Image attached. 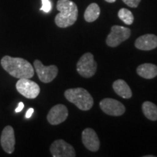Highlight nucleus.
I'll return each instance as SVG.
<instances>
[{
	"label": "nucleus",
	"mask_w": 157,
	"mask_h": 157,
	"mask_svg": "<svg viewBox=\"0 0 157 157\" xmlns=\"http://www.w3.org/2000/svg\"><path fill=\"white\" fill-rule=\"evenodd\" d=\"M0 63L4 70L15 78H31L34 75V67L28 60L23 58L5 56Z\"/></svg>",
	"instance_id": "nucleus-1"
},
{
	"label": "nucleus",
	"mask_w": 157,
	"mask_h": 157,
	"mask_svg": "<svg viewBox=\"0 0 157 157\" xmlns=\"http://www.w3.org/2000/svg\"><path fill=\"white\" fill-rule=\"evenodd\" d=\"M57 10L59 13L55 17L56 24L60 28H68L74 25L78 17V7L70 0H58Z\"/></svg>",
	"instance_id": "nucleus-2"
},
{
	"label": "nucleus",
	"mask_w": 157,
	"mask_h": 157,
	"mask_svg": "<svg viewBox=\"0 0 157 157\" xmlns=\"http://www.w3.org/2000/svg\"><path fill=\"white\" fill-rule=\"evenodd\" d=\"M65 98L71 103H74L82 111L91 109L94 104L93 98L87 90L84 88H71L68 89L64 93Z\"/></svg>",
	"instance_id": "nucleus-3"
},
{
	"label": "nucleus",
	"mask_w": 157,
	"mask_h": 157,
	"mask_svg": "<svg viewBox=\"0 0 157 157\" xmlns=\"http://www.w3.org/2000/svg\"><path fill=\"white\" fill-rule=\"evenodd\" d=\"M97 63L93 55L90 52L84 54L76 64V71L84 78H90L95 75L97 71Z\"/></svg>",
	"instance_id": "nucleus-4"
},
{
	"label": "nucleus",
	"mask_w": 157,
	"mask_h": 157,
	"mask_svg": "<svg viewBox=\"0 0 157 157\" xmlns=\"http://www.w3.org/2000/svg\"><path fill=\"white\" fill-rule=\"evenodd\" d=\"M131 35V30L121 25H113L111 31L106 38V44L111 48H116L121 42L128 39Z\"/></svg>",
	"instance_id": "nucleus-5"
},
{
	"label": "nucleus",
	"mask_w": 157,
	"mask_h": 157,
	"mask_svg": "<svg viewBox=\"0 0 157 157\" xmlns=\"http://www.w3.org/2000/svg\"><path fill=\"white\" fill-rule=\"evenodd\" d=\"M17 92L29 99H34L40 93V87L30 78H19L15 84Z\"/></svg>",
	"instance_id": "nucleus-6"
},
{
	"label": "nucleus",
	"mask_w": 157,
	"mask_h": 157,
	"mask_svg": "<svg viewBox=\"0 0 157 157\" xmlns=\"http://www.w3.org/2000/svg\"><path fill=\"white\" fill-rule=\"evenodd\" d=\"M34 68L41 82L43 83H50L56 78L58 68L55 65L45 66L39 60L34 61Z\"/></svg>",
	"instance_id": "nucleus-7"
},
{
	"label": "nucleus",
	"mask_w": 157,
	"mask_h": 157,
	"mask_svg": "<svg viewBox=\"0 0 157 157\" xmlns=\"http://www.w3.org/2000/svg\"><path fill=\"white\" fill-rule=\"evenodd\" d=\"M50 151L53 157L76 156V152L74 147L61 139L55 140L51 144Z\"/></svg>",
	"instance_id": "nucleus-8"
},
{
	"label": "nucleus",
	"mask_w": 157,
	"mask_h": 157,
	"mask_svg": "<svg viewBox=\"0 0 157 157\" xmlns=\"http://www.w3.org/2000/svg\"><path fill=\"white\" fill-rule=\"evenodd\" d=\"M100 107L104 113L113 117H119L125 112V107L121 102L113 98H105L100 102Z\"/></svg>",
	"instance_id": "nucleus-9"
},
{
	"label": "nucleus",
	"mask_w": 157,
	"mask_h": 157,
	"mask_svg": "<svg viewBox=\"0 0 157 157\" xmlns=\"http://www.w3.org/2000/svg\"><path fill=\"white\" fill-rule=\"evenodd\" d=\"M0 143L3 150L8 154H11L15 151V137L14 129L10 125H7L3 129L0 137Z\"/></svg>",
	"instance_id": "nucleus-10"
},
{
	"label": "nucleus",
	"mask_w": 157,
	"mask_h": 157,
	"mask_svg": "<svg viewBox=\"0 0 157 157\" xmlns=\"http://www.w3.org/2000/svg\"><path fill=\"white\" fill-rule=\"evenodd\" d=\"M68 116V111L66 105L58 104L54 105L49 111L47 119L52 125H58L66 120Z\"/></svg>",
	"instance_id": "nucleus-11"
},
{
	"label": "nucleus",
	"mask_w": 157,
	"mask_h": 157,
	"mask_svg": "<svg viewBox=\"0 0 157 157\" xmlns=\"http://www.w3.org/2000/svg\"><path fill=\"white\" fill-rule=\"evenodd\" d=\"M82 140L84 146L90 151L96 152L100 148V140L95 131L92 128H86L82 131Z\"/></svg>",
	"instance_id": "nucleus-12"
},
{
	"label": "nucleus",
	"mask_w": 157,
	"mask_h": 157,
	"mask_svg": "<svg viewBox=\"0 0 157 157\" xmlns=\"http://www.w3.org/2000/svg\"><path fill=\"white\" fill-rule=\"evenodd\" d=\"M135 48L138 50L148 51L157 48V36L147 34L139 36L135 42Z\"/></svg>",
	"instance_id": "nucleus-13"
},
{
	"label": "nucleus",
	"mask_w": 157,
	"mask_h": 157,
	"mask_svg": "<svg viewBox=\"0 0 157 157\" xmlns=\"http://www.w3.org/2000/svg\"><path fill=\"white\" fill-rule=\"evenodd\" d=\"M113 89L118 95L124 98V99H129V98H132V90L124 80H116L113 83Z\"/></svg>",
	"instance_id": "nucleus-14"
},
{
	"label": "nucleus",
	"mask_w": 157,
	"mask_h": 157,
	"mask_svg": "<svg viewBox=\"0 0 157 157\" xmlns=\"http://www.w3.org/2000/svg\"><path fill=\"white\" fill-rule=\"evenodd\" d=\"M137 74L141 77L151 79L157 76V66L152 63H143L137 68Z\"/></svg>",
	"instance_id": "nucleus-15"
},
{
	"label": "nucleus",
	"mask_w": 157,
	"mask_h": 157,
	"mask_svg": "<svg viewBox=\"0 0 157 157\" xmlns=\"http://www.w3.org/2000/svg\"><path fill=\"white\" fill-rule=\"evenodd\" d=\"M101 14V9L98 4L92 3L88 6L84 12V19L88 23H92L96 21Z\"/></svg>",
	"instance_id": "nucleus-16"
},
{
	"label": "nucleus",
	"mask_w": 157,
	"mask_h": 157,
	"mask_svg": "<svg viewBox=\"0 0 157 157\" xmlns=\"http://www.w3.org/2000/svg\"><path fill=\"white\" fill-rule=\"evenodd\" d=\"M142 110L143 114L149 120H157V106L152 102H144L142 105Z\"/></svg>",
	"instance_id": "nucleus-17"
},
{
	"label": "nucleus",
	"mask_w": 157,
	"mask_h": 157,
	"mask_svg": "<svg viewBox=\"0 0 157 157\" xmlns=\"http://www.w3.org/2000/svg\"><path fill=\"white\" fill-rule=\"evenodd\" d=\"M118 17L127 25H131L134 21V16L132 12L127 8H121L119 10L118 13Z\"/></svg>",
	"instance_id": "nucleus-18"
},
{
	"label": "nucleus",
	"mask_w": 157,
	"mask_h": 157,
	"mask_svg": "<svg viewBox=\"0 0 157 157\" xmlns=\"http://www.w3.org/2000/svg\"><path fill=\"white\" fill-rule=\"evenodd\" d=\"M42 7H41V10H42L44 13H49L52 9V5L50 0H42Z\"/></svg>",
	"instance_id": "nucleus-19"
},
{
	"label": "nucleus",
	"mask_w": 157,
	"mask_h": 157,
	"mask_svg": "<svg viewBox=\"0 0 157 157\" xmlns=\"http://www.w3.org/2000/svg\"><path fill=\"white\" fill-rule=\"evenodd\" d=\"M124 3L129 7H132V8H135L137 6L139 5L141 0H122Z\"/></svg>",
	"instance_id": "nucleus-20"
},
{
	"label": "nucleus",
	"mask_w": 157,
	"mask_h": 157,
	"mask_svg": "<svg viewBox=\"0 0 157 157\" xmlns=\"http://www.w3.org/2000/svg\"><path fill=\"white\" fill-rule=\"evenodd\" d=\"M34 109H33V108H30V109L26 111V113H25V117L26 118V119H29V118H31V117L33 114V113H34Z\"/></svg>",
	"instance_id": "nucleus-21"
},
{
	"label": "nucleus",
	"mask_w": 157,
	"mask_h": 157,
	"mask_svg": "<svg viewBox=\"0 0 157 157\" xmlns=\"http://www.w3.org/2000/svg\"><path fill=\"white\" fill-rule=\"evenodd\" d=\"M23 108H24V104H23V102H20V103H18V105H17V108L15 109V113L21 112V111L23 109Z\"/></svg>",
	"instance_id": "nucleus-22"
},
{
	"label": "nucleus",
	"mask_w": 157,
	"mask_h": 157,
	"mask_svg": "<svg viewBox=\"0 0 157 157\" xmlns=\"http://www.w3.org/2000/svg\"><path fill=\"white\" fill-rule=\"evenodd\" d=\"M105 1L107 2H109V3H113V2H115L116 0H105Z\"/></svg>",
	"instance_id": "nucleus-23"
},
{
	"label": "nucleus",
	"mask_w": 157,
	"mask_h": 157,
	"mask_svg": "<svg viewBox=\"0 0 157 157\" xmlns=\"http://www.w3.org/2000/svg\"><path fill=\"white\" fill-rule=\"evenodd\" d=\"M144 157H154L153 155H147V156H144Z\"/></svg>",
	"instance_id": "nucleus-24"
}]
</instances>
